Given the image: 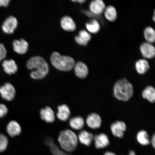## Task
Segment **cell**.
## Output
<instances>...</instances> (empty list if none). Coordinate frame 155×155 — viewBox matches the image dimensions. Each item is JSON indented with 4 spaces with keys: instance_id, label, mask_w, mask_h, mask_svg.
Masks as SVG:
<instances>
[{
    "instance_id": "obj_34",
    "label": "cell",
    "mask_w": 155,
    "mask_h": 155,
    "mask_svg": "<svg viewBox=\"0 0 155 155\" xmlns=\"http://www.w3.org/2000/svg\"><path fill=\"white\" fill-rule=\"evenodd\" d=\"M74 2H77L80 3H83L84 2H86L85 0H78V1H73Z\"/></svg>"
},
{
    "instance_id": "obj_8",
    "label": "cell",
    "mask_w": 155,
    "mask_h": 155,
    "mask_svg": "<svg viewBox=\"0 0 155 155\" xmlns=\"http://www.w3.org/2000/svg\"><path fill=\"white\" fill-rule=\"evenodd\" d=\"M106 7L105 3L102 0L92 1L89 5V8L91 12L98 15H100L104 13Z\"/></svg>"
},
{
    "instance_id": "obj_22",
    "label": "cell",
    "mask_w": 155,
    "mask_h": 155,
    "mask_svg": "<svg viewBox=\"0 0 155 155\" xmlns=\"http://www.w3.org/2000/svg\"><path fill=\"white\" fill-rule=\"evenodd\" d=\"M8 133L11 137H14L19 135L21 133V128L20 125L15 121H11L7 127Z\"/></svg>"
},
{
    "instance_id": "obj_35",
    "label": "cell",
    "mask_w": 155,
    "mask_h": 155,
    "mask_svg": "<svg viewBox=\"0 0 155 155\" xmlns=\"http://www.w3.org/2000/svg\"><path fill=\"white\" fill-rule=\"evenodd\" d=\"M128 155H136V154L134 151L131 150L130 151Z\"/></svg>"
},
{
    "instance_id": "obj_28",
    "label": "cell",
    "mask_w": 155,
    "mask_h": 155,
    "mask_svg": "<svg viewBox=\"0 0 155 155\" xmlns=\"http://www.w3.org/2000/svg\"><path fill=\"white\" fill-rule=\"evenodd\" d=\"M8 140L5 135L0 134V153L3 152L7 148Z\"/></svg>"
},
{
    "instance_id": "obj_30",
    "label": "cell",
    "mask_w": 155,
    "mask_h": 155,
    "mask_svg": "<svg viewBox=\"0 0 155 155\" xmlns=\"http://www.w3.org/2000/svg\"><path fill=\"white\" fill-rule=\"evenodd\" d=\"M8 112L7 107L4 104H0V117H2L6 115Z\"/></svg>"
},
{
    "instance_id": "obj_27",
    "label": "cell",
    "mask_w": 155,
    "mask_h": 155,
    "mask_svg": "<svg viewBox=\"0 0 155 155\" xmlns=\"http://www.w3.org/2000/svg\"><path fill=\"white\" fill-rule=\"evenodd\" d=\"M137 138L139 144L143 146H146L150 143L148 133L144 130L139 131L137 133Z\"/></svg>"
},
{
    "instance_id": "obj_11",
    "label": "cell",
    "mask_w": 155,
    "mask_h": 155,
    "mask_svg": "<svg viewBox=\"0 0 155 155\" xmlns=\"http://www.w3.org/2000/svg\"><path fill=\"white\" fill-rule=\"evenodd\" d=\"M101 119L98 114L93 113L87 117L86 123L89 127L93 129L99 128L101 125Z\"/></svg>"
},
{
    "instance_id": "obj_14",
    "label": "cell",
    "mask_w": 155,
    "mask_h": 155,
    "mask_svg": "<svg viewBox=\"0 0 155 155\" xmlns=\"http://www.w3.org/2000/svg\"><path fill=\"white\" fill-rule=\"evenodd\" d=\"M74 70L75 75L80 78H84L88 74V68L84 63L79 61L75 64Z\"/></svg>"
},
{
    "instance_id": "obj_6",
    "label": "cell",
    "mask_w": 155,
    "mask_h": 155,
    "mask_svg": "<svg viewBox=\"0 0 155 155\" xmlns=\"http://www.w3.org/2000/svg\"><path fill=\"white\" fill-rule=\"evenodd\" d=\"M0 94L5 100L10 101L14 98L15 91L14 87L10 83H6L0 87Z\"/></svg>"
},
{
    "instance_id": "obj_2",
    "label": "cell",
    "mask_w": 155,
    "mask_h": 155,
    "mask_svg": "<svg viewBox=\"0 0 155 155\" xmlns=\"http://www.w3.org/2000/svg\"><path fill=\"white\" fill-rule=\"evenodd\" d=\"M58 141L62 150L67 153H73L78 147V138L77 135L70 130L61 131L58 137Z\"/></svg>"
},
{
    "instance_id": "obj_9",
    "label": "cell",
    "mask_w": 155,
    "mask_h": 155,
    "mask_svg": "<svg viewBox=\"0 0 155 155\" xmlns=\"http://www.w3.org/2000/svg\"><path fill=\"white\" fill-rule=\"evenodd\" d=\"M94 139L95 147L97 149L106 148L110 144L107 136L104 133L95 136Z\"/></svg>"
},
{
    "instance_id": "obj_24",
    "label": "cell",
    "mask_w": 155,
    "mask_h": 155,
    "mask_svg": "<svg viewBox=\"0 0 155 155\" xmlns=\"http://www.w3.org/2000/svg\"><path fill=\"white\" fill-rule=\"evenodd\" d=\"M144 36L147 42L151 44L155 43V30L152 27H146L144 31Z\"/></svg>"
},
{
    "instance_id": "obj_4",
    "label": "cell",
    "mask_w": 155,
    "mask_h": 155,
    "mask_svg": "<svg viewBox=\"0 0 155 155\" xmlns=\"http://www.w3.org/2000/svg\"><path fill=\"white\" fill-rule=\"evenodd\" d=\"M50 61L56 68L60 71H68L72 69L75 64L74 59L67 56H62L58 52L52 54Z\"/></svg>"
},
{
    "instance_id": "obj_23",
    "label": "cell",
    "mask_w": 155,
    "mask_h": 155,
    "mask_svg": "<svg viewBox=\"0 0 155 155\" xmlns=\"http://www.w3.org/2000/svg\"><path fill=\"white\" fill-rule=\"evenodd\" d=\"M71 127L74 129L79 130L82 129L84 125V121L83 117L77 116L71 118L69 121Z\"/></svg>"
},
{
    "instance_id": "obj_13",
    "label": "cell",
    "mask_w": 155,
    "mask_h": 155,
    "mask_svg": "<svg viewBox=\"0 0 155 155\" xmlns=\"http://www.w3.org/2000/svg\"><path fill=\"white\" fill-rule=\"evenodd\" d=\"M78 140L82 145L90 147L94 140V137L92 134L86 130L81 131L78 135Z\"/></svg>"
},
{
    "instance_id": "obj_29",
    "label": "cell",
    "mask_w": 155,
    "mask_h": 155,
    "mask_svg": "<svg viewBox=\"0 0 155 155\" xmlns=\"http://www.w3.org/2000/svg\"><path fill=\"white\" fill-rule=\"evenodd\" d=\"M7 51L3 44L0 43V61L5 59L6 56Z\"/></svg>"
},
{
    "instance_id": "obj_15",
    "label": "cell",
    "mask_w": 155,
    "mask_h": 155,
    "mask_svg": "<svg viewBox=\"0 0 155 155\" xmlns=\"http://www.w3.org/2000/svg\"><path fill=\"white\" fill-rule=\"evenodd\" d=\"M40 114L42 120L47 123H52L55 121V114L53 110L49 107H46L41 110Z\"/></svg>"
},
{
    "instance_id": "obj_33",
    "label": "cell",
    "mask_w": 155,
    "mask_h": 155,
    "mask_svg": "<svg viewBox=\"0 0 155 155\" xmlns=\"http://www.w3.org/2000/svg\"><path fill=\"white\" fill-rule=\"evenodd\" d=\"M104 155H116L113 152H106L104 154Z\"/></svg>"
},
{
    "instance_id": "obj_5",
    "label": "cell",
    "mask_w": 155,
    "mask_h": 155,
    "mask_svg": "<svg viewBox=\"0 0 155 155\" xmlns=\"http://www.w3.org/2000/svg\"><path fill=\"white\" fill-rule=\"evenodd\" d=\"M140 53L145 59H152L155 57V47L153 44L145 42L140 46Z\"/></svg>"
},
{
    "instance_id": "obj_19",
    "label": "cell",
    "mask_w": 155,
    "mask_h": 155,
    "mask_svg": "<svg viewBox=\"0 0 155 155\" xmlns=\"http://www.w3.org/2000/svg\"><path fill=\"white\" fill-rule=\"evenodd\" d=\"M75 41L81 45L86 46L91 40V36L87 31L81 30L79 33V35L75 37Z\"/></svg>"
},
{
    "instance_id": "obj_26",
    "label": "cell",
    "mask_w": 155,
    "mask_h": 155,
    "mask_svg": "<svg viewBox=\"0 0 155 155\" xmlns=\"http://www.w3.org/2000/svg\"><path fill=\"white\" fill-rule=\"evenodd\" d=\"M86 28L88 31L92 34L97 33L101 29L100 23L96 19H92L87 22Z\"/></svg>"
},
{
    "instance_id": "obj_17",
    "label": "cell",
    "mask_w": 155,
    "mask_h": 155,
    "mask_svg": "<svg viewBox=\"0 0 155 155\" xmlns=\"http://www.w3.org/2000/svg\"><path fill=\"white\" fill-rule=\"evenodd\" d=\"M57 117L60 120L65 121L69 119L71 115V111L68 106L62 104L58 107Z\"/></svg>"
},
{
    "instance_id": "obj_18",
    "label": "cell",
    "mask_w": 155,
    "mask_h": 155,
    "mask_svg": "<svg viewBox=\"0 0 155 155\" xmlns=\"http://www.w3.org/2000/svg\"><path fill=\"white\" fill-rule=\"evenodd\" d=\"M61 25L64 30L68 31H73L76 28V25L73 19L69 16L63 17L61 20Z\"/></svg>"
},
{
    "instance_id": "obj_16",
    "label": "cell",
    "mask_w": 155,
    "mask_h": 155,
    "mask_svg": "<svg viewBox=\"0 0 155 155\" xmlns=\"http://www.w3.org/2000/svg\"><path fill=\"white\" fill-rule=\"evenodd\" d=\"M150 67L148 61L145 59L137 60L135 64L136 70L140 74H144L150 69Z\"/></svg>"
},
{
    "instance_id": "obj_32",
    "label": "cell",
    "mask_w": 155,
    "mask_h": 155,
    "mask_svg": "<svg viewBox=\"0 0 155 155\" xmlns=\"http://www.w3.org/2000/svg\"><path fill=\"white\" fill-rule=\"evenodd\" d=\"M151 143L153 148L155 149V133L153 135L152 139H151Z\"/></svg>"
},
{
    "instance_id": "obj_21",
    "label": "cell",
    "mask_w": 155,
    "mask_h": 155,
    "mask_svg": "<svg viewBox=\"0 0 155 155\" xmlns=\"http://www.w3.org/2000/svg\"><path fill=\"white\" fill-rule=\"evenodd\" d=\"M104 13L105 18L110 22H114L117 19V11L113 5H110L106 7Z\"/></svg>"
},
{
    "instance_id": "obj_20",
    "label": "cell",
    "mask_w": 155,
    "mask_h": 155,
    "mask_svg": "<svg viewBox=\"0 0 155 155\" xmlns=\"http://www.w3.org/2000/svg\"><path fill=\"white\" fill-rule=\"evenodd\" d=\"M2 66L4 70L8 74H14L18 70V66L13 60H5L3 61Z\"/></svg>"
},
{
    "instance_id": "obj_10",
    "label": "cell",
    "mask_w": 155,
    "mask_h": 155,
    "mask_svg": "<svg viewBox=\"0 0 155 155\" xmlns=\"http://www.w3.org/2000/svg\"><path fill=\"white\" fill-rule=\"evenodd\" d=\"M111 129L114 136L122 138L124 136V132L126 129V125L123 122L117 121L112 124Z\"/></svg>"
},
{
    "instance_id": "obj_31",
    "label": "cell",
    "mask_w": 155,
    "mask_h": 155,
    "mask_svg": "<svg viewBox=\"0 0 155 155\" xmlns=\"http://www.w3.org/2000/svg\"><path fill=\"white\" fill-rule=\"evenodd\" d=\"M10 2L9 0H0V7H6L8 5Z\"/></svg>"
},
{
    "instance_id": "obj_1",
    "label": "cell",
    "mask_w": 155,
    "mask_h": 155,
    "mask_svg": "<svg viewBox=\"0 0 155 155\" xmlns=\"http://www.w3.org/2000/svg\"><path fill=\"white\" fill-rule=\"evenodd\" d=\"M28 69L35 70L31 73L32 78L35 79H42L45 77L48 72V67L47 62L43 58L36 56L31 58L27 63Z\"/></svg>"
},
{
    "instance_id": "obj_3",
    "label": "cell",
    "mask_w": 155,
    "mask_h": 155,
    "mask_svg": "<svg viewBox=\"0 0 155 155\" xmlns=\"http://www.w3.org/2000/svg\"><path fill=\"white\" fill-rule=\"evenodd\" d=\"M133 85L125 78L117 81L114 85V96L119 100L127 101L133 96Z\"/></svg>"
},
{
    "instance_id": "obj_36",
    "label": "cell",
    "mask_w": 155,
    "mask_h": 155,
    "mask_svg": "<svg viewBox=\"0 0 155 155\" xmlns=\"http://www.w3.org/2000/svg\"><path fill=\"white\" fill-rule=\"evenodd\" d=\"M152 19L153 20V21L155 23V9L154 10L153 15L152 17Z\"/></svg>"
},
{
    "instance_id": "obj_12",
    "label": "cell",
    "mask_w": 155,
    "mask_h": 155,
    "mask_svg": "<svg viewBox=\"0 0 155 155\" xmlns=\"http://www.w3.org/2000/svg\"><path fill=\"white\" fill-rule=\"evenodd\" d=\"M13 45V50L16 53L19 54L26 53L28 49V42L23 39L14 41Z\"/></svg>"
},
{
    "instance_id": "obj_25",
    "label": "cell",
    "mask_w": 155,
    "mask_h": 155,
    "mask_svg": "<svg viewBox=\"0 0 155 155\" xmlns=\"http://www.w3.org/2000/svg\"><path fill=\"white\" fill-rule=\"evenodd\" d=\"M143 97L146 99L151 103L155 102V89L153 87H147L142 92Z\"/></svg>"
},
{
    "instance_id": "obj_7",
    "label": "cell",
    "mask_w": 155,
    "mask_h": 155,
    "mask_svg": "<svg viewBox=\"0 0 155 155\" xmlns=\"http://www.w3.org/2000/svg\"><path fill=\"white\" fill-rule=\"evenodd\" d=\"M18 26V21L15 17L10 16L3 22L2 29L3 32L7 34H12Z\"/></svg>"
}]
</instances>
